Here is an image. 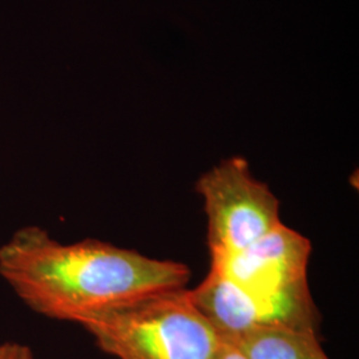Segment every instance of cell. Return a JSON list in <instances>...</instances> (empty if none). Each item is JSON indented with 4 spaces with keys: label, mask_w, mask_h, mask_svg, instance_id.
I'll use <instances>...</instances> for the list:
<instances>
[{
    "label": "cell",
    "mask_w": 359,
    "mask_h": 359,
    "mask_svg": "<svg viewBox=\"0 0 359 359\" xmlns=\"http://www.w3.org/2000/svg\"><path fill=\"white\" fill-rule=\"evenodd\" d=\"M0 277L35 313L81 326L144 297L187 287L191 271L99 240L63 244L28 225L0 246Z\"/></svg>",
    "instance_id": "obj_1"
},
{
    "label": "cell",
    "mask_w": 359,
    "mask_h": 359,
    "mask_svg": "<svg viewBox=\"0 0 359 359\" xmlns=\"http://www.w3.org/2000/svg\"><path fill=\"white\" fill-rule=\"evenodd\" d=\"M81 326L116 359H213L222 342L187 287L144 297Z\"/></svg>",
    "instance_id": "obj_2"
},
{
    "label": "cell",
    "mask_w": 359,
    "mask_h": 359,
    "mask_svg": "<svg viewBox=\"0 0 359 359\" xmlns=\"http://www.w3.org/2000/svg\"><path fill=\"white\" fill-rule=\"evenodd\" d=\"M196 189L204 201L212 258L243 250L283 222L280 200L240 157L204 173Z\"/></svg>",
    "instance_id": "obj_3"
},
{
    "label": "cell",
    "mask_w": 359,
    "mask_h": 359,
    "mask_svg": "<svg viewBox=\"0 0 359 359\" xmlns=\"http://www.w3.org/2000/svg\"><path fill=\"white\" fill-rule=\"evenodd\" d=\"M191 294L224 339L265 329L317 334L320 323L308 283L276 292H257L241 287L210 269Z\"/></svg>",
    "instance_id": "obj_4"
},
{
    "label": "cell",
    "mask_w": 359,
    "mask_h": 359,
    "mask_svg": "<svg viewBox=\"0 0 359 359\" xmlns=\"http://www.w3.org/2000/svg\"><path fill=\"white\" fill-rule=\"evenodd\" d=\"M311 243L280 222L243 250L212 258L210 269L231 283L257 292H276L308 283Z\"/></svg>",
    "instance_id": "obj_5"
},
{
    "label": "cell",
    "mask_w": 359,
    "mask_h": 359,
    "mask_svg": "<svg viewBox=\"0 0 359 359\" xmlns=\"http://www.w3.org/2000/svg\"><path fill=\"white\" fill-rule=\"evenodd\" d=\"M249 359H330L316 333L265 329L228 339Z\"/></svg>",
    "instance_id": "obj_6"
},
{
    "label": "cell",
    "mask_w": 359,
    "mask_h": 359,
    "mask_svg": "<svg viewBox=\"0 0 359 359\" xmlns=\"http://www.w3.org/2000/svg\"><path fill=\"white\" fill-rule=\"evenodd\" d=\"M213 359H249L240 347L237 346L236 344H233L231 341L224 339L218 347L217 353L215 354Z\"/></svg>",
    "instance_id": "obj_7"
},
{
    "label": "cell",
    "mask_w": 359,
    "mask_h": 359,
    "mask_svg": "<svg viewBox=\"0 0 359 359\" xmlns=\"http://www.w3.org/2000/svg\"><path fill=\"white\" fill-rule=\"evenodd\" d=\"M25 345L16 342L0 344V359H20Z\"/></svg>",
    "instance_id": "obj_8"
},
{
    "label": "cell",
    "mask_w": 359,
    "mask_h": 359,
    "mask_svg": "<svg viewBox=\"0 0 359 359\" xmlns=\"http://www.w3.org/2000/svg\"><path fill=\"white\" fill-rule=\"evenodd\" d=\"M20 359H38L35 357V354L32 353V350L29 347L25 346L23 348V353H22V357Z\"/></svg>",
    "instance_id": "obj_9"
}]
</instances>
